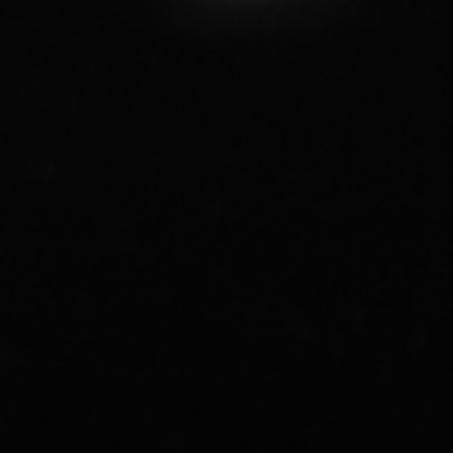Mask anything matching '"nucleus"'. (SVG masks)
<instances>
[]
</instances>
